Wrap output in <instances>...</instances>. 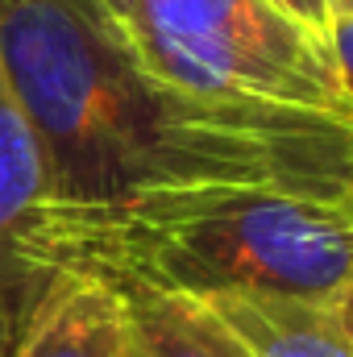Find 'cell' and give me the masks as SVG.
I'll use <instances>...</instances> for the list:
<instances>
[{
  "label": "cell",
  "mask_w": 353,
  "mask_h": 357,
  "mask_svg": "<svg viewBox=\"0 0 353 357\" xmlns=\"http://www.w3.org/2000/svg\"><path fill=\"white\" fill-rule=\"evenodd\" d=\"M137 59L187 91L353 125L329 38L266 0H104Z\"/></svg>",
  "instance_id": "cell-3"
},
{
  "label": "cell",
  "mask_w": 353,
  "mask_h": 357,
  "mask_svg": "<svg viewBox=\"0 0 353 357\" xmlns=\"http://www.w3.org/2000/svg\"><path fill=\"white\" fill-rule=\"evenodd\" d=\"M125 303L108 278L63 274L13 357H121Z\"/></svg>",
  "instance_id": "cell-6"
},
{
  "label": "cell",
  "mask_w": 353,
  "mask_h": 357,
  "mask_svg": "<svg viewBox=\"0 0 353 357\" xmlns=\"http://www.w3.org/2000/svg\"><path fill=\"white\" fill-rule=\"evenodd\" d=\"M0 71L50 204L175 187H287L353 204V125L200 96L150 71L104 0H0Z\"/></svg>",
  "instance_id": "cell-1"
},
{
  "label": "cell",
  "mask_w": 353,
  "mask_h": 357,
  "mask_svg": "<svg viewBox=\"0 0 353 357\" xmlns=\"http://www.w3.org/2000/svg\"><path fill=\"white\" fill-rule=\"evenodd\" d=\"M50 178L42 146L0 71V357H13L38 307L63 282L46 241Z\"/></svg>",
  "instance_id": "cell-4"
},
{
  "label": "cell",
  "mask_w": 353,
  "mask_h": 357,
  "mask_svg": "<svg viewBox=\"0 0 353 357\" xmlns=\"http://www.w3.org/2000/svg\"><path fill=\"white\" fill-rule=\"evenodd\" d=\"M46 241L63 274L191 299H353V204L287 187H175L112 204H50Z\"/></svg>",
  "instance_id": "cell-2"
},
{
  "label": "cell",
  "mask_w": 353,
  "mask_h": 357,
  "mask_svg": "<svg viewBox=\"0 0 353 357\" xmlns=\"http://www.w3.org/2000/svg\"><path fill=\"white\" fill-rule=\"evenodd\" d=\"M329 50H333V63H337V75H341V88L353 104V21H333L329 25Z\"/></svg>",
  "instance_id": "cell-8"
},
{
  "label": "cell",
  "mask_w": 353,
  "mask_h": 357,
  "mask_svg": "<svg viewBox=\"0 0 353 357\" xmlns=\"http://www.w3.org/2000/svg\"><path fill=\"white\" fill-rule=\"evenodd\" d=\"M246 357H353V299L303 303L270 295L200 299Z\"/></svg>",
  "instance_id": "cell-5"
},
{
  "label": "cell",
  "mask_w": 353,
  "mask_h": 357,
  "mask_svg": "<svg viewBox=\"0 0 353 357\" xmlns=\"http://www.w3.org/2000/svg\"><path fill=\"white\" fill-rule=\"evenodd\" d=\"M329 4V25L333 21H353V0H324Z\"/></svg>",
  "instance_id": "cell-10"
},
{
  "label": "cell",
  "mask_w": 353,
  "mask_h": 357,
  "mask_svg": "<svg viewBox=\"0 0 353 357\" xmlns=\"http://www.w3.org/2000/svg\"><path fill=\"white\" fill-rule=\"evenodd\" d=\"M270 8H278L283 17L299 21L312 33H329V4L324 0H266Z\"/></svg>",
  "instance_id": "cell-9"
},
{
  "label": "cell",
  "mask_w": 353,
  "mask_h": 357,
  "mask_svg": "<svg viewBox=\"0 0 353 357\" xmlns=\"http://www.w3.org/2000/svg\"><path fill=\"white\" fill-rule=\"evenodd\" d=\"M112 287L121 291L125 303L121 357H246L200 299L158 291L146 282Z\"/></svg>",
  "instance_id": "cell-7"
}]
</instances>
